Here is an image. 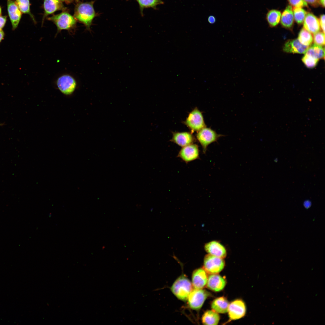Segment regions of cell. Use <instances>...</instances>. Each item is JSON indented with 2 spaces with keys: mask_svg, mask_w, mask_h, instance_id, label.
<instances>
[{
  "mask_svg": "<svg viewBox=\"0 0 325 325\" xmlns=\"http://www.w3.org/2000/svg\"><path fill=\"white\" fill-rule=\"evenodd\" d=\"M94 1L84 2L77 0L75 7L74 17L88 30H90L92 21L97 16L94 8Z\"/></svg>",
  "mask_w": 325,
  "mask_h": 325,
  "instance_id": "1",
  "label": "cell"
},
{
  "mask_svg": "<svg viewBox=\"0 0 325 325\" xmlns=\"http://www.w3.org/2000/svg\"><path fill=\"white\" fill-rule=\"evenodd\" d=\"M62 11L60 13L47 18V19L55 24L57 32L63 30L71 31L74 29L76 26L77 20L67 10Z\"/></svg>",
  "mask_w": 325,
  "mask_h": 325,
  "instance_id": "2",
  "label": "cell"
},
{
  "mask_svg": "<svg viewBox=\"0 0 325 325\" xmlns=\"http://www.w3.org/2000/svg\"><path fill=\"white\" fill-rule=\"evenodd\" d=\"M193 285L190 280L184 275H182L174 283L171 290L179 299L186 301L193 290Z\"/></svg>",
  "mask_w": 325,
  "mask_h": 325,
  "instance_id": "3",
  "label": "cell"
},
{
  "mask_svg": "<svg viewBox=\"0 0 325 325\" xmlns=\"http://www.w3.org/2000/svg\"><path fill=\"white\" fill-rule=\"evenodd\" d=\"M225 264L223 258L208 254L204 258L203 269L209 274H217L223 269Z\"/></svg>",
  "mask_w": 325,
  "mask_h": 325,
  "instance_id": "4",
  "label": "cell"
},
{
  "mask_svg": "<svg viewBox=\"0 0 325 325\" xmlns=\"http://www.w3.org/2000/svg\"><path fill=\"white\" fill-rule=\"evenodd\" d=\"M198 132L196 137L202 147L204 153H206L209 145L216 141L222 136L210 128L206 127Z\"/></svg>",
  "mask_w": 325,
  "mask_h": 325,
  "instance_id": "5",
  "label": "cell"
},
{
  "mask_svg": "<svg viewBox=\"0 0 325 325\" xmlns=\"http://www.w3.org/2000/svg\"><path fill=\"white\" fill-rule=\"evenodd\" d=\"M184 123L192 132H198L206 126L202 113L197 108L189 113Z\"/></svg>",
  "mask_w": 325,
  "mask_h": 325,
  "instance_id": "6",
  "label": "cell"
},
{
  "mask_svg": "<svg viewBox=\"0 0 325 325\" xmlns=\"http://www.w3.org/2000/svg\"><path fill=\"white\" fill-rule=\"evenodd\" d=\"M210 294L209 292L205 290L194 288L190 294L187 299L189 306L193 310L199 309Z\"/></svg>",
  "mask_w": 325,
  "mask_h": 325,
  "instance_id": "7",
  "label": "cell"
},
{
  "mask_svg": "<svg viewBox=\"0 0 325 325\" xmlns=\"http://www.w3.org/2000/svg\"><path fill=\"white\" fill-rule=\"evenodd\" d=\"M57 87L63 94L69 95L75 91L76 86V82L75 79L71 75L64 74L60 76L57 80Z\"/></svg>",
  "mask_w": 325,
  "mask_h": 325,
  "instance_id": "8",
  "label": "cell"
},
{
  "mask_svg": "<svg viewBox=\"0 0 325 325\" xmlns=\"http://www.w3.org/2000/svg\"><path fill=\"white\" fill-rule=\"evenodd\" d=\"M177 156L186 163L199 159L198 146L193 144L184 147L179 151Z\"/></svg>",
  "mask_w": 325,
  "mask_h": 325,
  "instance_id": "9",
  "label": "cell"
},
{
  "mask_svg": "<svg viewBox=\"0 0 325 325\" xmlns=\"http://www.w3.org/2000/svg\"><path fill=\"white\" fill-rule=\"evenodd\" d=\"M231 320H236L243 317L245 314L246 308L244 302L237 299L229 304L228 311Z\"/></svg>",
  "mask_w": 325,
  "mask_h": 325,
  "instance_id": "10",
  "label": "cell"
},
{
  "mask_svg": "<svg viewBox=\"0 0 325 325\" xmlns=\"http://www.w3.org/2000/svg\"><path fill=\"white\" fill-rule=\"evenodd\" d=\"M204 249L208 254L222 258L227 255L225 248L217 241H212L206 243L204 246Z\"/></svg>",
  "mask_w": 325,
  "mask_h": 325,
  "instance_id": "11",
  "label": "cell"
},
{
  "mask_svg": "<svg viewBox=\"0 0 325 325\" xmlns=\"http://www.w3.org/2000/svg\"><path fill=\"white\" fill-rule=\"evenodd\" d=\"M7 8L12 29L14 30L18 25L21 17L22 12L16 2L12 0H8Z\"/></svg>",
  "mask_w": 325,
  "mask_h": 325,
  "instance_id": "12",
  "label": "cell"
},
{
  "mask_svg": "<svg viewBox=\"0 0 325 325\" xmlns=\"http://www.w3.org/2000/svg\"><path fill=\"white\" fill-rule=\"evenodd\" d=\"M44 13L42 20V24L45 18L58 11L66 10L62 2L60 0H44L43 2Z\"/></svg>",
  "mask_w": 325,
  "mask_h": 325,
  "instance_id": "13",
  "label": "cell"
},
{
  "mask_svg": "<svg viewBox=\"0 0 325 325\" xmlns=\"http://www.w3.org/2000/svg\"><path fill=\"white\" fill-rule=\"evenodd\" d=\"M171 141L182 147L193 144L195 138L189 132H173Z\"/></svg>",
  "mask_w": 325,
  "mask_h": 325,
  "instance_id": "14",
  "label": "cell"
},
{
  "mask_svg": "<svg viewBox=\"0 0 325 325\" xmlns=\"http://www.w3.org/2000/svg\"><path fill=\"white\" fill-rule=\"evenodd\" d=\"M206 273L203 268H198L193 272L192 280L194 288L202 289L206 286L208 279Z\"/></svg>",
  "mask_w": 325,
  "mask_h": 325,
  "instance_id": "15",
  "label": "cell"
},
{
  "mask_svg": "<svg viewBox=\"0 0 325 325\" xmlns=\"http://www.w3.org/2000/svg\"><path fill=\"white\" fill-rule=\"evenodd\" d=\"M226 284L224 278L217 274H211L208 277L206 286L209 289L215 292L222 290Z\"/></svg>",
  "mask_w": 325,
  "mask_h": 325,
  "instance_id": "16",
  "label": "cell"
},
{
  "mask_svg": "<svg viewBox=\"0 0 325 325\" xmlns=\"http://www.w3.org/2000/svg\"><path fill=\"white\" fill-rule=\"evenodd\" d=\"M308 47L302 44L298 39H295L286 42L283 49L287 53L302 54L305 53Z\"/></svg>",
  "mask_w": 325,
  "mask_h": 325,
  "instance_id": "17",
  "label": "cell"
},
{
  "mask_svg": "<svg viewBox=\"0 0 325 325\" xmlns=\"http://www.w3.org/2000/svg\"><path fill=\"white\" fill-rule=\"evenodd\" d=\"M304 28L311 33L315 34L320 30L319 19L311 13L307 14L304 21Z\"/></svg>",
  "mask_w": 325,
  "mask_h": 325,
  "instance_id": "18",
  "label": "cell"
},
{
  "mask_svg": "<svg viewBox=\"0 0 325 325\" xmlns=\"http://www.w3.org/2000/svg\"><path fill=\"white\" fill-rule=\"evenodd\" d=\"M229 304L226 298L221 297L216 298L212 302L211 308L217 313H225L228 311Z\"/></svg>",
  "mask_w": 325,
  "mask_h": 325,
  "instance_id": "19",
  "label": "cell"
},
{
  "mask_svg": "<svg viewBox=\"0 0 325 325\" xmlns=\"http://www.w3.org/2000/svg\"><path fill=\"white\" fill-rule=\"evenodd\" d=\"M294 21V16L292 8L288 5L282 13L280 22L282 26L287 28L292 26Z\"/></svg>",
  "mask_w": 325,
  "mask_h": 325,
  "instance_id": "20",
  "label": "cell"
},
{
  "mask_svg": "<svg viewBox=\"0 0 325 325\" xmlns=\"http://www.w3.org/2000/svg\"><path fill=\"white\" fill-rule=\"evenodd\" d=\"M220 320L218 313L213 310H208L203 314L202 320L205 325H217Z\"/></svg>",
  "mask_w": 325,
  "mask_h": 325,
  "instance_id": "21",
  "label": "cell"
},
{
  "mask_svg": "<svg viewBox=\"0 0 325 325\" xmlns=\"http://www.w3.org/2000/svg\"><path fill=\"white\" fill-rule=\"evenodd\" d=\"M305 54L318 59L324 58V48L315 44L308 47Z\"/></svg>",
  "mask_w": 325,
  "mask_h": 325,
  "instance_id": "22",
  "label": "cell"
},
{
  "mask_svg": "<svg viewBox=\"0 0 325 325\" xmlns=\"http://www.w3.org/2000/svg\"><path fill=\"white\" fill-rule=\"evenodd\" d=\"M280 12L276 10L269 11L266 15V19L270 26H275L279 23L281 18Z\"/></svg>",
  "mask_w": 325,
  "mask_h": 325,
  "instance_id": "23",
  "label": "cell"
},
{
  "mask_svg": "<svg viewBox=\"0 0 325 325\" xmlns=\"http://www.w3.org/2000/svg\"><path fill=\"white\" fill-rule=\"evenodd\" d=\"M139 5L141 12L143 14V10L144 8H152L156 9V6L162 4L163 2L161 0H135Z\"/></svg>",
  "mask_w": 325,
  "mask_h": 325,
  "instance_id": "24",
  "label": "cell"
},
{
  "mask_svg": "<svg viewBox=\"0 0 325 325\" xmlns=\"http://www.w3.org/2000/svg\"><path fill=\"white\" fill-rule=\"evenodd\" d=\"M298 39L302 44L308 46L311 45L313 40L311 34L304 28L299 32Z\"/></svg>",
  "mask_w": 325,
  "mask_h": 325,
  "instance_id": "25",
  "label": "cell"
},
{
  "mask_svg": "<svg viewBox=\"0 0 325 325\" xmlns=\"http://www.w3.org/2000/svg\"><path fill=\"white\" fill-rule=\"evenodd\" d=\"M15 0V2L21 12L29 15L34 23H36L34 17L30 11L29 0Z\"/></svg>",
  "mask_w": 325,
  "mask_h": 325,
  "instance_id": "26",
  "label": "cell"
},
{
  "mask_svg": "<svg viewBox=\"0 0 325 325\" xmlns=\"http://www.w3.org/2000/svg\"><path fill=\"white\" fill-rule=\"evenodd\" d=\"M293 7L292 10L294 18L298 24H301L303 23L307 12L302 8Z\"/></svg>",
  "mask_w": 325,
  "mask_h": 325,
  "instance_id": "27",
  "label": "cell"
},
{
  "mask_svg": "<svg viewBox=\"0 0 325 325\" xmlns=\"http://www.w3.org/2000/svg\"><path fill=\"white\" fill-rule=\"evenodd\" d=\"M319 59H316L311 55L306 54L302 59V60L307 67L313 68L317 65Z\"/></svg>",
  "mask_w": 325,
  "mask_h": 325,
  "instance_id": "28",
  "label": "cell"
},
{
  "mask_svg": "<svg viewBox=\"0 0 325 325\" xmlns=\"http://www.w3.org/2000/svg\"><path fill=\"white\" fill-rule=\"evenodd\" d=\"M314 41L315 44L321 46H324L325 44L324 33L319 32L314 34Z\"/></svg>",
  "mask_w": 325,
  "mask_h": 325,
  "instance_id": "29",
  "label": "cell"
},
{
  "mask_svg": "<svg viewBox=\"0 0 325 325\" xmlns=\"http://www.w3.org/2000/svg\"><path fill=\"white\" fill-rule=\"evenodd\" d=\"M290 4L294 7H307V3L304 0H288Z\"/></svg>",
  "mask_w": 325,
  "mask_h": 325,
  "instance_id": "30",
  "label": "cell"
},
{
  "mask_svg": "<svg viewBox=\"0 0 325 325\" xmlns=\"http://www.w3.org/2000/svg\"><path fill=\"white\" fill-rule=\"evenodd\" d=\"M319 21L320 25L324 33L325 32V15L324 14L321 15L320 17Z\"/></svg>",
  "mask_w": 325,
  "mask_h": 325,
  "instance_id": "31",
  "label": "cell"
},
{
  "mask_svg": "<svg viewBox=\"0 0 325 325\" xmlns=\"http://www.w3.org/2000/svg\"><path fill=\"white\" fill-rule=\"evenodd\" d=\"M6 17L5 16H0V30L4 27L6 21Z\"/></svg>",
  "mask_w": 325,
  "mask_h": 325,
  "instance_id": "32",
  "label": "cell"
},
{
  "mask_svg": "<svg viewBox=\"0 0 325 325\" xmlns=\"http://www.w3.org/2000/svg\"><path fill=\"white\" fill-rule=\"evenodd\" d=\"M307 3L313 6H316L318 5L319 3L318 0H304Z\"/></svg>",
  "mask_w": 325,
  "mask_h": 325,
  "instance_id": "33",
  "label": "cell"
},
{
  "mask_svg": "<svg viewBox=\"0 0 325 325\" xmlns=\"http://www.w3.org/2000/svg\"><path fill=\"white\" fill-rule=\"evenodd\" d=\"M208 21L210 24H213L215 22L216 19L214 16L210 15L208 17Z\"/></svg>",
  "mask_w": 325,
  "mask_h": 325,
  "instance_id": "34",
  "label": "cell"
},
{
  "mask_svg": "<svg viewBox=\"0 0 325 325\" xmlns=\"http://www.w3.org/2000/svg\"><path fill=\"white\" fill-rule=\"evenodd\" d=\"M4 36V33L2 29L0 30V42L3 39Z\"/></svg>",
  "mask_w": 325,
  "mask_h": 325,
  "instance_id": "35",
  "label": "cell"
},
{
  "mask_svg": "<svg viewBox=\"0 0 325 325\" xmlns=\"http://www.w3.org/2000/svg\"><path fill=\"white\" fill-rule=\"evenodd\" d=\"M60 1L65 3L67 4H69L72 2L74 0H60Z\"/></svg>",
  "mask_w": 325,
  "mask_h": 325,
  "instance_id": "36",
  "label": "cell"
},
{
  "mask_svg": "<svg viewBox=\"0 0 325 325\" xmlns=\"http://www.w3.org/2000/svg\"><path fill=\"white\" fill-rule=\"evenodd\" d=\"M319 3L323 7L325 6V0H319Z\"/></svg>",
  "mask_w": 325,
  "mask_h": 325,
  "instance_id": "37",
  "label": "cell"
},
{
  "mask_svg": "<svg viewBox=\"0 0 325 325\" xmlns=\"http://www.w3.org/2000/svg\"><path fill=\"white\" fill-rule=\"evenodd\" d=\"M1 13H2V9H1V8L0 7V16L1 15Z\"/></svg>",
  "mask_w": 325,
  "mask_h": 325,
  "instance_id": "38",
  "label": "cell"
},
{
  "mask_svg": "<svg viewBox=\"0 0 325 325\" xmlns=\"http://www.w3.org/2000/svg\"><path fill=\"white\" fill-rule=\"evenodd\" d=\"M3 124H4L2 123H0V126L3 125Z\"/></svg>",
  "mask_w": 325,
  "mask_h": 325,
  "instance_id": "39",
  "label": "cell"
}]
</instances>
